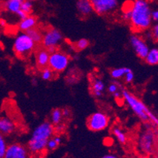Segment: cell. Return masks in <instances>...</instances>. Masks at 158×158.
Masks as SVG:
<instances>
[{
    "label": "cell",
    "mask_w": 158,
    "mask_h": 158,
    "mask_svg": "<svg viewBox=\"0 0 158 158\" xmlns=\"http://www.w3.org/2000/svg\"><path fill=\"white\" fill-rule=\"evenodd\" d=\"M130 22L136 32L148 30L153 23L152 9L148 0H135L132 2Z\"/></svg>",
    "instance_id": "1"
},
{
    "label": "cell",
    "mask_w": 158,
    "mask_h": 158,
    "mask_svg": "<svg viewBox=\"0 0 158 158\" xmlns=\"http://www.w3.org/2000/svg\"><path fill=\"white\" fill-rule=\"evenodd\" d=\"M54 125L49 121L39 124L32 131L30 139L28 142L27 149L29 153L40 154L46 149L47 142L53 136Z\"/></svg>",
    "instance_id": "2"
},
{
    "label": "cell",
    "mask_w": 158,
    "mask_h": 158,
    "mask_svg": "<svg viewBox=\"0 0 158 158\" xmlns=\"http://www.w3.org/2000/svg\"><path fill=\"white\" fill-rule=\"evenodd\" d=\"M122 97L127 106L131 108L134 113L141 120L146 123L151 122L154 126L158 127V118L141 100L126 89L122 91Z\"/></svg>",
    "instance_id": "3"
},
{
    "label": "cell",
    "mask_w": 158,
    "mask_h": 158,
    "mask_svg": "<svg viewBox=\"0 0 158 158\" xmlns=\"http://www.w3.org/2000/svg\"><path fill=\"white\" fill-rule=\"evenodd\" d=\"M36 44L26 32H21L15 37L13 49L15 54L21 58L29 56L36 48Z\"/></svg>",
    "instance_id": "4"
},
{
    "label": "cell",
    "mask_w": 158,
    "mask_h": 158,
    "mask_svg": "<svg viewBox=\"0 0 158 158\" xmlns=\"http://www.w3.org/2000/svg\"><path fill=\"white\" fill-rule=\"evenodd\" d=\"M156 135L153 129L147 128L142 131L138 140V149L142 154H152L156 148Z\"/></svg>",
    "instance_id": "5"
},
{
    "label": "cell",
    "mask_w": 158,
    "mask_h": 158,
    "mask_svg": "<svg viewBox=\"0 0 158 158\" xmlns=\"http://www.w3.org/2000/svg\"><path fill=\"white\" fill-rule=\"evenodd\" d=\"M69 63H70V57L67 53L58 50L50 53L48 67L53 72L56 73L63 72L67 70Z\"/></svg>",
    "instance_id": "6"
},
{
    "label": "cell",
    "mask_w": 158,
    "mask_h": 158,
    "mask_svg": "<svg viewBox=\"0 0 158 158\" xmlns=\"http://www.w3.org/2000/svg\"><path fill=\"white\" fill-rule=\"evenodd\" d=\"M63 39V34L59 30L55 28L48 29L43 33L42 45L45 49H47L49 53H52L56 50V48L62 43Z\"/></svg>",
    "instance_id": "7"
},
{
    "label": "cell",
    "mask_w": 158,
    "mask_h": 158,
    "mask_svg": "<svg viewBox=\"0 0 158 158\" xmlns=\"http://www.w3.org/2000/svg\"><path fill=\"white\" fill-rule=\"evenodd\" d=\"M109 124V117L102 111H97L92 114L87 120L89 129L94 132L102 131L106 129Z\"/></svg>",
    "instance_id": "8"
},
{
    "label": "cell",
    "mask_w": 158,
    "mask_h": 158,
    "mask_svg": "<svg viewBox=\"0 0 158 158\" xmlns=\"http://www.w3.org/2000/svg\"><path fill=\"white\" fill-rule=\"evenodd\" d=\"M94 12L99 15L112 14L118 6L119 0H90Z\"/></svg>",
    "instance_id": "9"
},
{
    "label": "cell",
    "mask_w": 158,
    "mask_h": 158,
    "mask_svg": "<svg viewBox=\"0 0 158 158\" xmlns=\"http://www.w3.org/2000/svg\"><path fill=\"white\" fill-rule=\"evenodd\" d=\"M130 44L134 52H135V54L138 57L142 59L146 58V55L149 51V48L143 38L136 34L131 35L130 36Z\"/></svg>",
    "instance_id": "10"
},
{
    "label": "cell",
    "mask_w": 158,
    "mask_h": 158,
    "mask_svg": "<svg viewBox=\"0 0 158 158\" xmlns=\"http://www.w3.org/2000/svg\"><path fill=\"white\" fill-rule=\"evenodd\" d=\"M3 158H29V152L22 144L13 142L8 145Z\"/></svg>",
    "instance_id": "11"
},
{
    "label": "cell",
    "mask_w": 158,
    "mask_h": 158,
    "mask_svg": "<svg viewBox=\"0 0 158 158\" xmlns=\"http://www.w3.org/2000/svg\"><path fill=\"white\" fill-rule=\"evenodd\" d=\"M16 129L15 123L10 117L1 116L0 117V134L6 135H11L15 132Z\"/></svg>",
    "instance_id": "12"
},
{
    "label": "cell",
    "mask_w": 158,
    "mask_h": 158,
    "mask_svg": "<svg viewBox=\"0 0 158 158\" xmlns=\"http://www.w3.org/2000/svg\"><path fill=\"white\" fill-rule=\"evenodd\" d=\"M76 8L81 17H89L94 12V7L90 0H77Z\"/></svg>",
    "instance_id": "13"
},
{
    "label": "cell",
    "mask_w": 158,
    "mask_h": 158,
    "mask_svg": "<svg viewBox=\"0 0 158 158\" xmlns=\"http://www.w3.org/2000/svg\"><path fill=\"white\" fill-rule=\"evenodd\" d=\"M105 90V84L102 79L99 77H94L91 81V93L94 97H102Z\"/></svg>",
    "instance_id": "14"
},
{
    "label": "cell",
    "mask_w": 158,
    "mask_h": 158,
    "mask_svg": "<svg viewBox=\"0 0 158 158\" xmlns=\"http://www.w3.org/2000/svg\"><path fill=\"white\" fill-rule=\"evenodd\" d=\"M50 53L45 48L40 49L36 54V62L39 68L44 69L48 67Z\"/></svg>",
    "instance_id": "15"
},
{
    "label": "cell",
    "mask_w": 158,
    "mask_h": 158,
    "mask_svg": "<svg viewBox=\"0 0 158 158\" xmlns=\"http://www.w3.org/2000/svg\"><path fill=\"white\" fill-rule=\"evenodd\" d=\"M36 24H37L36 18L31 15H28L26 18L20 21L18 24V29L22 32H26L30 29L36 28Z\"/></svg>",
    "instance_id": "16"
},
{
    "label": "cell",
    "mask_w": 158,
    "mask_h": 158,
    "mask_svg": "<svg viewBox=\"0 0 158 158\" xmlns=\"http://www.w3.org/2000/svg\"><path fill=\"white\" fill-rule=\"evenodd\" d=\"M25 0H6L5 3H4V6L5 9L12 14H15L16 15L17 12L21 10L22 7V2Z\"/></svg>",
    "instance_id": "17"
},
{
    "label": "cell",
    "mask_w": 158,
    "mask_h": 158,
    "mask_svg": "<svg viewBox=\"0 0 158 158\" xmlns=\"http://www.w3.org/2000/svg\"><path fill=\"white\" fill-rule=\"evenodd\" d=\"M144 59L146 63L150 66L158 65V48H153L149 49L148 54Z\"/></svg>",
    "instance_id": "18"
},
{
    "label": "cell",
    "mask_w": 158,
    "mask_h": 158,
    "mask_svg": "<svg viewBox=\"0 0 158 158\" xmlns=\"http://www.w3.org/2000/svg\"><path fill=\"white\" fill-rule=\"evenodd\" d=\"M111 131H112V134H113V135L115 137V138L118 140L119 143L123 144V145L127 143V136L126 133L119 127H113Z\"/></svg>",
    "instance_id": "19"
},
{
    "label": "cell",
    "mask_w": 158,
    "mask_h": 158,
    "mask_svg": "<svg viewBox=\"0 0 158 158\" xmlns=\"http://www.w3.org/2000/svg\"><path fill=\"white\" fill-rule=\"evenodd\" d=\"M130 70H131V69L128 68V67H118V68L112 69L110 72V74H111V77L113 79L118 80V79L124 77L125 74L127 72H129Z\"/></svg>",
    "instance_id": "20"
},
{
    "label": "cell",
    "mask_w": 158,
    "mask_h": 158,
    "mask_svg": "<svg viewBox=\"0 0 158 158\" xmlns=\"http://www.w3.org/2000/svg\"><path fill=\"white\" fill-rule=\"evenodd\" d=\"M62 142V138L59 137V135H56L55 137H52L49 138L48 141L47 142V146H46V149L49 151H53L58 148V146L61 144Z\"/></svg>",
    "instance_id": "21"
},
{
    "label": "cell",
    "mask_w": 158,
    "mask_h": 158,
    "mask_svg": "<svg viewBox=\"0 0 158 158\" xmlns=\"http://www.w3.org/2000/svg\"><path fill=\"white\" fill-rule=\"evenodd\" d=\"M26 33L29 35V37H30L36 44L41 43L42 37H43V33H42L39 29L34 28V29H30V30L27 31Z\"/></svg>",
    "instance_id": "22"
},
{
    "label": "cell",
    "mask_w": 158,
    "mask_h": 158,
    "mask_svg": "<svg viewBox=\"0 0 158 158\" xmlns=\"http://www.w3.org/2000/svg\"><path fill=\"white\" fill-rule=\"evenodd\" d=\"M63 118L62 110L59 108H56L52 111V114H51V123L53 125H57L62 122Z\"/></svg>",
    "instance_id": "23"
},
{
    "label": "cell",
    "mask_w": 158,
    "mask_h": 158,
    "mask_svg": "<svg viewBox=\"0 0 158 158\" xmlns=\"http://www.w3.org/2000/svg\"><path fill=\"white\" fill-rule=\"evenodd\" d=\"M8 144L3 135L0 134V158H3L6 151L7 149Z\"/></svg>",
    "instance_id": "24"
},
{
    "label": "cell",
    "mask_w": 158,
    "mask_h": 158,
    "mask_svg": "<svg viewBox=\"0 0 158 158\" xmlns=\"http://www.w3.org/2000/svg\"><path fill=\"white\" fill-rule=\"evenodd\" d=\"M32 8H33V3H32V2L28 1V0H25V1L22 2L21 10H22V11H24L26 15H29V14L32 12Z\"/></svg>",
    "instance_id": "25"
},
{
    "label": "cell",
    "mask_w": 158,
    "mask_h": 158,
    "mask_svg": "<svg viewBox=\"0 0 158 158\" xmlns=\"http://www.w3.org/2000/svg\"><path fill=\"white\" fill-rule=\"evenodd\" d=\"M89 45V42L88 40L86 39H80L77 40L75 44V48L78 51H82L86 49Z\"/></svg>",
    "instance_id": "26"
},
{
    "label": "cell",
    "mask_w": 158,
    "mask_h": 158,
    "mask_svg": "<svg viewBox=\"0 0 158 158\" xmlns=\"http://www.w3.org/2000/svg\"><path fill=\"white\" fill-rule=\"evenodd\" d=\"M53 73L49 67H45V68L42 69L41 71V77L44 81H49L53 77Z\"/></svg>",
    "instance_id": "27"
},
{
    "label": "cell",
    "mask_w": 158,
    "mask_h": 158,
    "mask_svg": "<svg viewBox=\"0 0 158 158\" xmlns=\"http://www.w3.org/2000/svg\"><path fill=\"white\" fill-rule=\"evenodd\" d=\"M119 88H120V85H119V84H118L117 82L114 81V82L111 83V84L108 85V92L109 93V94H111L113 95V94H115V93H117V92L120 91V90H119Z\"/></svg>",
    "instance_id": "28"
},
{
    "label": "cell",
    "mask_w": 158,
    "mask_h": 158,
    "mask_svg": "<svg viewBox=\"0 0 158 158\" xmlns=\"http://www.w3.org/2000/svg\"><path fill=\"white\" fill-rule=\"evenodd\" d=\"M150 35L155 40L158 41V22L155 24L153 27H152V29H151Z\"/></svg>",
    "instance_id": "29"
},
{
    "label": "cell",
    "mask_w": 158,
    "mask_h": 158,
    "mask_svg": "<svg viewBox=\"0 0 158 158\" xmlns=\"http://www.w3.org/2000/svg\"><path fill=\"white\" fill-rule=\"evenodd\" d=\"M134 78H135V74H134L133 71L132 70H130L129 72H127L125 76H124V81L127 83H131L133 81Z\"/></svg>",
    "instance_id": "30"
},
{
    "label": "cell",
    "mask_w": 158,
    "mask_h": 158,
    "mask_svg": "<svg viewBox=\"0 0 158 158\" xmlns=\"http://www.w3.org/2000/svg\"><path fill=\"white\" fill-rule=\"evenodd\" d=\"M64 130H65V127H64V125H63L62 123L55 125V127H54V131L57 134L62 133V132H63Z\"/></svg>",
    "instance_id": "31"
},
{
    "label": "cell",
    "mask_w": 158,
    "mask_h": 158,
    "mask_svg": "<svg viewBox=\"0 0 158 158\" xmlns=\"http://www.w3.org/2000/svg\"><path fill=\"white\" fill-rule=\"evenodd\" d=\"M16 15L18 17V18H20V20L24 19V18H26V17L28 16V15H26V14H25V13L24 12V11H22V10H18V12H17Z\"/></svg>",
    "instance_id": "32"
},
{
    "label": "cell",
    "mask_w": 158,
    "mask_h": 158,
    "mask_svg": "<svg viewBox=\"0 0 158 158\" xmlns=\"http://www.w3.org/2000/svg\"><path fill=\"white\" fill-rule=\"evenodd\" d=\"M152 18H153V21H154L155 22H156V23H157L158 22V9L152 11Z\"/></svg>",
    "instance_id": "33"
},
{
    "label": "cell",
    "mask_w": 158,
    "mask_h": 158,
    "mask_svg": "<svg viewBox=\"0 0 158 158\" xmlns=\"http://www.w3.org/2000/svg\"><path fill=\"white\" fill-rule=\"evenodd\" d=\"M62 114H63V117L64 118H68L70 115V112L67 108H65V109L62 110Z\"/></svg>",
    "instance_id": "34"
},
{
    "label": "cell",
    "mask_w": 158,
    "mask_h": 158,
    "mask_svg": "<svg viewBox=\"0 0 158 158\" xmlns=\"http://www.w3.org/2000/svg\"><path fill=\"white\" fill-rule=\"evenodd\" d=\"M101 158H120V157H118V156H115V155H113V154H106V155H104V156H103Z\"/></svg>",
    "instance_id": "35"
},
{
    "label": "cell",
    "mask_w": 158,
    "mask_h": 158,
    "mask_svg": "<svg viewBox=\"0 0 158 158\" xmlns=\"http://www.w3.org/2000/svg\"><path fill=\"white\" fill-rule=\"evenodd\" d=\"M153 156H154L155 158H158V148H155L154 151L153 152Z\"/></svg>",
    "instance_id": "36"
},
{
    "label": "cell",
    "mask_w": 158,
    "mask_h": 158,
    "mask_svg": "<svg viewBox=\"0 0 158 158\" xmlns=\"http://www.w3.org/2000/svg\"><path fill=\"white\" fill-rule=\"evenodd\" d=\"M131 158H149V156L148 155H145L142 154L141 156H134V157H131Z\"/></svg>",
    "instance_id": "37"
},
{
    "label": "cell",
    "mask_w": 158,
    "mask_h": 158,
    "mask_svg": "<svg viewBox=\"0 0 158 158\" xmlns=\"http://www.w3.org/2000/svg\"><path fill=\"white\" fill-rule=\"evenodd\" d=\"M28 1H30V2H34L36 0H28Z\"/></svg>",
    "instance_id": "38"
},
{
    "label": "cell",
    "mask_w": 158,
    "mask_h": 158,
    "mask_svg": "<svg viewBox=\"0 0 158 158\" xmlns=\"http://www.w3.org/2000/svg\"><path fill=\"white\" fill-rule=\"evenodd\" d=\"M156 142H157V144H158V135H157V137H156Z\"/></svg>",
    "instance_id": "39"
}]
</instances>
